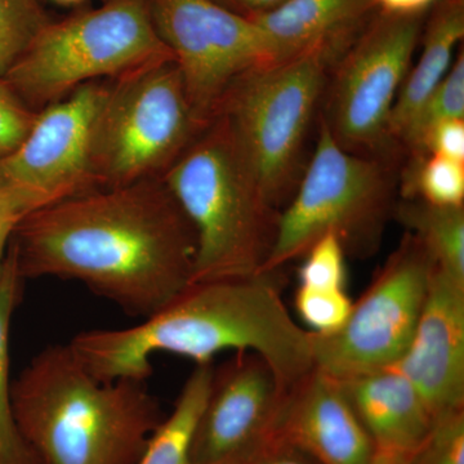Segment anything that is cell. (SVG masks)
Returning a JSON list of instances; mask_svg holds the SVG:
<instances>
[{
  "label": "cell",
  "instance_id": "obj_1",
  "mask_svg": "<svg viewBox=\"0 0 464 464\" xmlns=\"http://www.w3.org/2000/svg\"><path fill=\"white\" fill-rule=\"evenodd\" d=\"M11 249L24 279L74 280L145 319L191 285L197 235L163 179H151L30 213Z\"/></svg>",
  "mask_w": 464,
  "mask_h": 464
},
{
  "label": "cell",
  "instance_id": "obj_2",
  "mask_svg": "<svg viewBox=\"0 0 464 464\" xmlns=\"http://www.w3.org/2000/svg\"><path fill=\"white\" fill-rule=\"evenodd\" d=\"M69 344L105 382L148 381L157 353L200 365L224 351H250L271 366L285 391L314 369L311 333L290 315L277 271L192 283L136 325L84 331Z\"/></svg>",
  "mask_w": 464,
  "mask_h": 464
},
{
  "label": "cell",
  "instance_id": "obj_3",
  "mask_svg": "<svg viewBox=\"0 0 464 464\" xmlns=\"http://www.w3.org/2000/svg\"><path fill=\"white\" fill-rule=\"evenodd\" d=\"M11 408L43 464H137L166 418L146 381H101L69 343L34 356L12 382Z\"/></svg>",
  "mask_w": 464,
  "mask_h": 464
},
{
  "label": "cell",
  "instance_id": "obj_4",
  "mask_svg": "<svg viewBox=\"0 0 464 464\" xmlns=\"http://www.w3.org/2000/svg\"><path fill=\"white\" fill-rule=\"evenodd\" d=\"M161 179L197 235L192 283L265 273L279 212L259 191L224 116L216 115Z\"/></svg>",
  "mask_w": 464,
  "mask_h": 464
},
{
  "label": "cell",
  "instance_id": "obj_5",
  "mask_svg": "<svg viewBox=\"0 0 464 464\" xmlns=\"http://www.w3.org/2000/svg\"><path fill=\"white\" fill-rule=\"evenodd\" d=\"M392 163L342 148L322 118L313 158L277 217L265 273L301 257L326 234L337 237L347 255L375 252L398 204Z\"/></svg>",
  "mask_w": 464,
  "mask_h": 464
},
{
  "label": "cell",
  "instance_id": "obj_6",
  "mask_svg": "<svg viewBox=\"0 0 464 464\" xmlns=\"http://www.w3.org/2000/svg\"><path fill=\"white\" fill-rule=\"evenodd\" d=\"M340 54L304 52L241 75L216 115L224 116L268 206L279 210L301 179L302 151L314 112Z\"/></svg>",
  "mask_w": 464,
  "mask_h": 464
},
{
  "label": "cell",
  "instance_id": "obj_7",
  "mask_svg": "<svg viewBox=\"0 0 464 464\" xmlns=\"http://www.w3.org/2000/svg\"><path fill=\"white\" fill-rule=\"evenodd\" d=\"M166 57L173 56L152 25L146 0H106L100 8L50 21L3 79L39 112L82 85Z\"/></svg>",
  "mask_w": 464,
  "mask_h": 464
},
{
  "label": "cell",
  "instance_id": "obj_8",
  "mask_svg": "<svg viewBox=\"0 0 464 464\" xmlns=\"http://www.w3.org/2000/svg\"><path fill=\"white\" fill-rule=\"evenodd\" d=\"M108 83L97 127V188L161 179L208 125L195 116L174 58Z\"/></svg>",
  "mask_w": 464,
  "mask_h": 464
},
{
  "label": "cell",
  "instance_id": "obj_9",
  "mask_svg": "<svg viewBox=\"0 0 464 464\" xmlns=\"http://www.w3.org/2000/svg\"><path fill=\"white\" fill-rule=\"evenodd\" d=\"M423 16H380L366 25L333 66L324 121L335 141L353 154L395 160L391 111L406 76Z\"/></svg>",
  "mask_w": 464,
  "mask_h": 464
},
{
  "label": "cell",
  "instance_id": "obj_10",
  "mask_svg": "<svg viewBox=\"0 0 464 464\" xmlns=\"http://www.w3.org/2000/svg\"><path fill=\"white\" fill-rule=\"evenodd\" d=\"M435 267L423 244L406 232L346 323L331 334L310 332L314 368L342 381L398 364L413 338Z\"/></svg>",
  "mask_w": 464,
  "mask_h": 464
},
{
  "label": "cell",
  "instance_id": "obj_11",
  "mask_svg": "<svg viewBox=\"0 0 464 464\" xmlns=\"http://www.w3.org/2000/svg\"><path fill=\"white\" fill-rule=\"evenodd\" d=\"M146 5L201 124L215 118L226 92L241 75L279 61L255 21L213 0H146Z\"/></svg>",
  "mask_w": 464,
  "mask_h": 464
},
{
  "label": "cell",
  "instance_id": "obj_12",
  "mask_svg": "<svg viewBox=\"0 0 464 464\" xmlns=\"http://www.w3.org/2000/svg\"><path fill=\"white\" fill-rule=\"evenodd\" d=\"M108 88V81L92 82L42 110L23 143L0 159V183L24 218L99 188L94 154Z\"/></svg>",
  "mask_w": 464,
  "mask_h": 464
},
{
  "label": "cell",
  "instance_id": "obj_13",
  "mask_svg": "<svg viewBox=\"0 0 464 464\" xmlns=\"http://www.w3.org/2000/svg\"><path fill=\"white\" fill-rule=\"evenodd\" d=\"M284 390L257 353L240 351L215 368L190 464H249L276 436Z\"/></svg>",
  "mask_w": 464,
  "mask_h": 464
},
{
  "label": "cell",
  "instance_id": "obj_14",
  "mask_svg": "<svg viewBox=\"0 0 464 464\" xmlns=\"http://www.w3.org/2000/svg\"><path fill=\"white\" fill-rule=\"evenodd\" d=\"M413 383L433 422L464 411V283L435 267L413 338L393 366Z\"/></svg>",
  "mask_w": 464,
  "mask_h": 464
},
{
  "label": "cell",
  "instance_id": "obj_15",
  "mask_svg": "<svg viewBox=\"0 0 464 464\" xmlns=\"http://www.w3.org/2000/svg\"><path fill=\"white\" fill-rule=\"evenodd\" d=\"M275 440L319 464H371L377 454L340 381L316 368L286 390Z\"/></svg>",
  "mask_w": 464,
  "mask_h": 464
},
{
  "label": "cell",
  "instance_id": "obj_16",
  "mask_svg": "<svg viewBox=\"0 0 464 464\" xmlns=\"http://www.w3.org/2000/svg\"><path fill=\"white\" fill-rule=\"evenodd\" d=\"M340 383L377 451L409 456L431 430L432 415L422 396L395 369Z\"/></svg>",
  "mask_w": 464,
  "mask_h": 464
},
{
  "label": "cell",
  "instance_id": "obj_17",
  "mask_svg": "<svg viewBox=\"0 0 464 464\" xmlns=\"http://www.w3.org/2000/svg\"><path fill=\"white\" fill-rule=\"evenodd\" d=\"M373 8L372 0H285L252 20L267 36L279 61L316 48L342 56Z\"/></svg>",
  "mask_w": 464,
  "mask_h": 464
},
{
  "label": "cell",
  "instance_id": "obj_18",
  "mask_svg": "<svg viewBox=\"0 0 464 464\" xmlns=\"http://www.w3.org/2000/svg\"><path fill=\"white\" fill-rule=\"evenodd\" d=\"M422 38L420 60L406 76L391 111L390 136L398 146L406 125L453 65L454 52L464 38V0H439Z\"/></svg>",
  "mask_w": 464,
  "mask_h": 464
},
{
  "label": "cell",
  "instance_id": "obj_19",
  "mask_svg": "<svg viewBox=\"0 0 464 464\" xmlns=\"http://www.w3.org/2000/svg\"><path fill=\"white\" fill-rule=\"evenodd\" d=\"M393 217L423 244L439 270L464 283V207L402 199Z\"/></svg>",
  "mask_w": 464,
  "mask_h": 464
},
{
  "label": "cell",
  "instance_id": "obj_20",
  "mask_svg": "<svg viewBox=\"0 0 464 464\" xmlns=\"http://www.w3.org/2000/svg\"><path fill=\"white\" fill-rule=\"evenodd\" d=\"M215 365L200 364L183 384L172 413L164 418L137 464H190L195 429L212 383Z\"/></svg>",
  "mask_w": 464,
  "mask_h": 464
},
{
  "label": "cell",
  "instance_id": "obj_21",
  "mask_svg": "<svg viewBox=\"0 0 464 464\" xmlns=\"http://www.w3.org/2000/svg\"><path fill=\"white\" fill-rule=\"evenodd\" d=\"M25 282L9 246L0 274V459L3 460H17L30 453L14 424L11 408L12 381L9 378V332Z\"/></svg>",
  "mask_w": 464,
  "mask_h": 464
},
{
  "label": "cell",
  "instance_id": "obj_22",
  "mask_svg": "<svg viewBox=\"0 0 464 464\" xmlns=\"http://www.w3.org/2000/svg\"><path fill=\"white\" fill-rule=\"evenodd\" d=\"M464 119V53L460 50L441 83L427 97L406 125L399 139L400 148L420 157L427 134L442 121Z\"/></svg>",
  "mask_w": 464,
  "mask_h": 464
},
{
  "label": "cell",
  "instance_id": "obj_23",
  "mask_svg": "<svg viewBox=\"0 0 464 464\" xmlns=\"http://www.w3.org/2000/svg\"><path fill=\"white\" fill-rule=\"evenodd\" d=\"M401 181L402 199H418L439 207H464V163L423 155L411 157Z\"/></svg>",
  "mask_w": 464,
  "mask_h": 464
},
{
  "label": "cell",
  "instance_id": "obj_24",
  "mask_svg": "<svg viewBox=\"0 0 464 464\" xmlns=\"http://www.w3.org/2000/svg\"><path fill=\"white\" fill-rule=\"evenodd\" d=\"M50 23L36 0H0V78Z\"/></svg>",
  "mask_w": 464,
  "mask_h": 464
},
{
  "label": "cell",
  "instance_id": "obj_25",
  "mask_svg": "<svg viewBox=\"0 0 464 464\" xmlns=\"http://www.w3.org/2000/svg\"><path fill=\"white\" fill-rule=\"evenodd\" d=\"M295 310L314 334H331L346 323L353 302L346 289L310 288L299 285L295 297Z\"/></svg>",
  "mask_w": 464,
  "mask_h": 464
},
{
  "label": "cell",
  "instance_id": "obj_26",
  "mask_svg": "<svg viewBox=\"0 0 464 464\" xmlns=\"http://www.w3.org/2000/svg\"><path fill=\"white\" fill-rule=\"evenodd\" d=\"M304 256V264L298 271L299 285L344 289L347 282V253L337 237L324 235Z\"/></svg>",
  "mask_w": 464,
  "mask_h": 464
},
{
  "label": "cell",
  "instance_id": "obj_27",
  "mask_svg": "<svg viewBox=\"0 0 464 464\" xmlns=\"http://www.w3.org/2000/svg\"><path fill=\"white\" fill-rule=\"evenodd\" d=\"M408 464H464V411L436 420Z\"/></svg>",
  "mask_w": 464,
  "mask_h": 464
},
{
  "label": "cell",
  "instance_id": "obj_28",
  "mask_svg": "<svg viewBox=\"0 0 464 464\" xmlns=\"http://www.w3.org/2000/svg\"><path fill=\"white\" fill-rule=\"evenodd\" d=\"M38 112L27 108L0 78V159L12 154L26 139Z\"/></svg>",
  "mask_w": 464,
  "mask_h": 464
},
{
  "label": "cell",
  "instance_id": "obj_29",
  "mask_svg": "<svg viewBox=\"0 0 464 464\" xmlns=\"http://www.w3.org/2000/svg\"><path fill=\"white\" fill-rule=\"evenodd\" d=\"M438 155L464 163V119L442 121L427 134L422 155Z\"/></svg>",
  "mask_w": 464,
  "mask_h": 464
},
{
  "label": "cell",
  "instance_id": "obj_30",
  "mask_svg": "<svg viewBox=\"0 0 464 464\" xmlns=\"http://www.w3.org/2000/svg\"><path fill=\"white\" fill-rule=\"evenodd\" d=\"M23 218V213L18 209L16 201L0 183V274L7 257L12 237Z\"/></svg>",
  "mask_w": 464,
  "mask_h": 464
},
{
  "label": "cell",
  "instance_id": "obj_31",
  "mask_svg": "<svg viewBox=\"0 0 464 464\" xmlns=\"http://www.w3.org/2000/svg\"><path fill=\"white\" fill-rule=\"evenodd\" d=\"M249 464H319L299 449L274 440Z\"/></svg>",
  "mask_w": 464,
  "mask_h": 464
},
{
  "label": "cell",
  "instance_id": "obj_32",
  "mask_svg": "<svg viewBox=\"0 0 464 464\" xmlns=\"http://www.w3.org/2000/svg\"><path fill=\"white\" fill-rule=\"evenodd\" d=\"M439 0H372L381 14L393 16H423Z\"/></svg>",
  "mask_w": 464,
  "mask_h": 464
},
{
  "label": "cell",
  "instance_id": "obj_33",
  "mask_svg": "<svg viewBox=\"0 0 464 464\" xmlns=\"http://www.w3.org/2000/svg\"><path fill=\"white\" fill-rule=\"evenodd\" d=\"M228 11L246 18H256L279 7L285 0H213Z\"/></svg>",
  "mask_w": 464,
  "mask_h": 464
},
{
  "label": "cell",
  "instance_id": "obj_34",
  "mask_svg": "<svg viewBox=\"0 0 464 464\" xmlns=\"http://www.w3.org/2000/svg\"><path fill=\"white\" fill-rule=\"evenodd\" d=\"M371 464H408V456L377 451L373 462Z\"/></svg>",
  "mask_w": 464,
  "mask_h": 464
},
{
  "label": "cell",
  "instance_id": "obj_35",
  "mask_svg": "<svg viewBox=\"0 0 464 464\" xmlns=\"http://www.w3.org/2000/svg\"><path fill=\"white\" fill-rule=\"evenodd\" d=\"M0 464H43L41 460L38 459V457L30 450L29 454H26L25 457L20 458L17 460H3L0 459Z\"/></svg>",
  "mask_w": 464,
  "mask_h": 464
},
{
  "label": "cell",
  "instance_id": "obj_36",
  "mask_svg": "<svg viewBox=\"0 0 464 464\" xmlns=\"http://www.w3.org/2000/svg\"><path fill=\"white\" fill-rule=\"evenodd\" d=\"M54 2L60 3V5H76L83 3L84 0H54Z\"/></svg>",
  "mask_w": 464,
  "mask_h": 464
}]
</instances>
